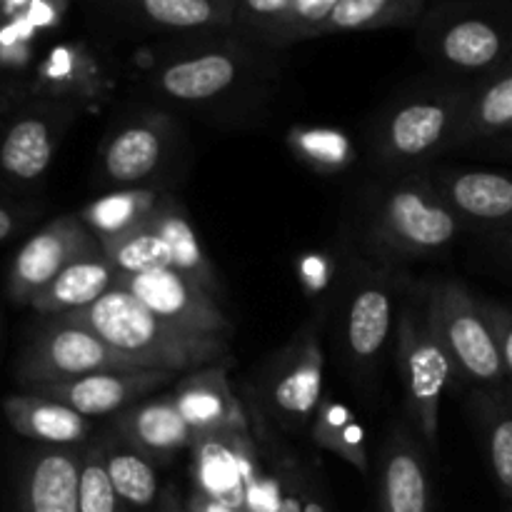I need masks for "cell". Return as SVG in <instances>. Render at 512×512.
Returning a JSON list of instances; mask_svg holds the SVG:
<instances>
[{
	"label": "cell",
	"instance_id": "obj_1",
	"mask_svg": "<svg viewBox=\"0 0 512 512\" xmlns=\"http://www.w3.org/2000/svg\"><path fill=\"white\" fill-rule=\"evenodd\" d=\"M280 53L240 35L200 33L155 40L135 53L133 83L160 108H183L213 118H245L280 83Z\"/></svg>",
	"mask_w": 512,
	"mask_h": 512
},
{
	"label": "cell",
	"instance_id": "obj_2",
	"mask_svg": "<svg viewBox=\"0 0 512 512\" xmlns=\"http://www.w3.org/2000/svg\"><path fill=\"white\" fill-rule=\"evenodd\" d=\"M400 265L350 255L330 305V340L345 380L373 408L380 398L383 363L395 338L400 305L413 285Z\"/></svg>",
	"mask_w": 512,
	"mask_h": 512
},
{
	"label": "cell",
	"instance_id": "obj_3",
	"mask_svg": "<svg viewBox=\"0 0 512 512\" xmlns=\"http://www.w3.org/2000/svg\"><path fill=\"white\" fill-rule=\"evenodd\" d=\"M465 225L430 180L428 170L383 175L360 195L353 245L360 258L405 268L438 260L458 243Z\"/></svg>",
	"mask_w": 512,
	"mask_h": 512
},
{
	"label": "cell",
	"instance_id": "obj_4",
	"mask_svg": "<svg viewBox=\"0 0 512 512\" xmlns=\"http://www.w3.org/2000/svg\"><path fill=\"white\" fill-rule=\"evenodd\" d=\"M470 85L433 78L400 90L370 123L368 158L383 175H410L433 168L455 148Z\"/></svg>",
	"mask_w": 512,
	"mask_h": 512
},
{
	"label": "cell",
	"instance_id": "obj_5",
	"mask_svg": "<svg viewBox=\"0 0 512 512\" xmlns=\"http://www.w3.org/2000/svg\"><path fill=\"white\" fill-rule=\"evenodd\" d=\"M60 318L95 333L110 348L133 360L138 368L180 375L205 365L230 363V340L178 328L155 315L148 305L140 303L120 285L110 288L88 308Z\"/></svg>",
	"mask_w": 512,
	"mask_h": 512
},
{
	"label": "cell",
	"instance_id": "obj_6",
	"mask_svg": "<svg viewBox=\"0 0 512 512\" xmlns=\"http://www.w3.org/2000/svg\"><path fill=\"white\" fill-rule=\"evenodd\" d=\"M418 48L443 78H490L512 60V0H443L418 23Z\"/></svg>",
	"mask_w": 512,
	"mask_h": 512
},
{
	"label": "cell",
	"instance_id": "obj_7",
	"mask_svg": "<svg viewBox=\"0 0 512 512\" xmlns=\"http://www.w3.org/2000/svg\"><path fill=\"white\" fill-rule=\"evenodd\" d=\"M325 318L328 310L305 320L303 328L255 368L250 403L273 428L288 435L310 428L325 395Z\"/></svg>",
	"mask_w": 512,
	"mask_h": 512
},
{
	"label": "cell",
	"instance_id": "obj_8",
	"mask_svg": "<svg viewBox=\"0 0 512 512\" xmlns=\"http://www.w3.org/2000/svg\"><path fill=\"white\" fill-rule=\"evenodd\" d=\"M415 295L445 355L453 375L473 390L508 388L498 343L493 338L478 295L458 278L415 280Z\"/></svg>",
	"mask_w": 512,
	"mask_h": 512
},
{
	"label": "cell",
	"instance_id": "obj_9",
	"mask_svg": "<svg viewBox=\"0 0 512 512\" xmlns=\"http://www.w3.org/2000/svg\"><path fill=\"white\" fill-rule=\"evenodd\" d=\"M415 285V280H413ZM413 285L405 293L393 338L395 373L403 390L405 420L430 455L440 453V405L453 375L445 355L425 318L423 303Z\"/></svg>",
	"mask_w": 512,
	"mask_h": 512
},
{
	"label": "cell",
	"instance_id": "obj_10",
	"mask_svg": "<svg viewBox=\"0 0 512 512\" xmlns=\"http://www.w3.org/2000/svg\"><path fill=\"white\" fill-rule=\"evenodd\" d=\"M178 140V120L163 108L115 120L98 150V183L110 190L145 188L173 160Z\"/></svg>",
	"mask_w": 512,
	"mask_h": 512
},
{
	"label": "cell",
	"instance_id": "obj_11",
	"mask_svg": "<svg viewBox=\"0 0 512 512\" xmlns=\"http://www.w3.org/2000/svg\"><path fill=\"white\" fill-rule=\"evenodd\" d=\"M88 18L108 35L183 38L233 28L235 0H85Z\"/></svg>",
	"mask_w": 512,
	"mask_h": 512
},
{
	"label": "cell",
	"instance_id": "obj_12",
	"mask_svg": "<svg viewBox=\"0 0 512 512\" xmlns=\"http://www.w3.org/2000/svg\"><path fill=\"white\" fill-rule=\"evenodd\" d=\"M103 370H138L105 340L63 318H45L18 360V383L25 390L70 383Z\"/></svg>",
	"mask_w": 512,
	"mask_h": 512
},
{
	"label": "cell",
	"instance_id": "obj_13",
	"mask_svg": "<svg viewBox=\"0 0 512 512\" xmlns=\"http://www.w3.org/2000/svg\"><path fill=\"white\" fill-rule=\"evenodd\" d=\"M118 285L178 328L208 338H233V320L225 315L220 300L175 268L145 275H120Z\"/></svg>",
	"mask_w": 512,
	"mask_h": 512
},
{
	"label": "cell",
	"instance_id": "obj_14",
	"mask_svg": "<svg viewBox=\"0 0 512 512\" xmlns=\"http://www.w3.org/2000/svg\"><path fill=\"white\" fill-rule=\"evenodd\" d=\"M100 240L90 233L80 215H60L40 228L15 253L8 270V295L30 305L73 260L95 250Z\"/></svg>",
	"mask_w": 512,
	"mask_h": 512
},
{
	"label": "cell",
	"instance_id": "obj_15",
	"mask_svg": "<svg viewBox=\"0 0 512 512\" xmlns=\"http://www.w3.org/2000/svg\"><path fill=\"white\" fill-rule=\"evenodd\" d=\"M78 108L75 103L40 98L15 115L0 133V170L18 183L43 178L78 118Z\"/></svg>",
	"mask_w": 512,
	"mask_h": 512
},
{
	"label": "cell",
	"instance_id": "obj_16",
	"mask_svg": "<svg viewBox=\"0 0 512 512\" xmlns=\"http://www.w3.org/2000/svg\"><path fill=\"white\" fill-rule=\"evenodd\" d=\"M230 363L205 365L178 380L173 400L193 433V445L248 440V415L228 380Z\"/></svg>",
	"mask_w": 512,
	"mask_h": 512
},
{
	"label": "cell",
	"instance_id": "obj_17",
	"mask_svg": "<svg viewBox=\"0 0 512 512\" xmlns=\"http://www.w3.org/2000/svg\"><path fill=\"white\" fill-rule=\"evenodd\" d=\"M430 453L408 420H395L385 433L375 470L378 512H433Z\"/></svg>",
	"mask_w": 512,
	"mask_h": 512
},
{
	"label": "cell",
	"instance_id": "obj_18",
	"mask_svg": "<svg viewBox=\"0 0 512 512\" xmlns=\"http://www.w3.org/2000/svg\"><path fill=\"white\" fill-rule=\"evenodd\" d=\"M80 448H40L20 455L10 512H78Z\"/></svg>",
	"mask_w": 512,
	"mask_h": 512
},
{
	"label": "cell",
	"instance_id": "obj_19",
	"mask_svg": "<svg viewBox=\"0 0 512 512\" xmlns=\"http://www.w3.org/2000/svg\"><path fill=\"white\" fill-rule=\"evenodd\" d=\"M175 378L178 375L168 373V370H103V373L85 375V378L70 380V383L33 388L30 393L58 400L88 420L113 418L120 410L158 393L163 385L173 383Z\"/></svg>",
	"mask_w": 512,
	"mask_h": 512
},
{
	"label": "cell",
	"instance_id": "obj_20",
	"mask_svg": "<svg viewBox=\"0 0 512 512\" xmlns=\"http://www.w3.org/2000/svg\"><path fill=\"white\" fill-rule=\"evenodd\" d=\"M428 175L465 228L512 233V173L428 168Z\"/></svg>",
	"mask_w": 512,
	"mask_h": 512
},
{
	"label": "cell",
	"instance_id": "obj_21",
	"mask_svg": "<svg viewBox=\"0 0 512 512\" xmlns=\"http://www.w3.org/2000/svg\"><path fill=\"white\" fill-rule=\"evenodd\" d=\"M108 435H113L110 440L145 455L153 463H165L195 443L173 393L150 395L115 413L108 423Z\"/></svg>",
	"mask_w": 512,
	"mask_h": 512
},
{
	"label": "cell",
	"instance_id": "obj_22",
	"mask_svg": "<svg viewBox=\"0 0 512 512\" xmlns=\"http://www.w3.org/2000/svg\"><path fill=\"white\" fill-rule=\"evenodd\" d=\"M113 83L105 55L88 40L60 43L35 68V90L40 98L63 103H95Z\"/></svg>",
	"mask_w": 512,
	"mask_h": 512
},
{
	"label": "cell",
	"instance_id": "obj_23",
	"mask_svg": "<svg viewBox=\"0 0 512 512\" xmlns=\"http://www.w3.org/2000/svg\"><path fill=\"white\" fill-rule=\"evenodd\" d=\"M3 413L10 428L38 445L50 448H78L88 443L90 423L68 405L50 400L38 393L8 395L3 400Z\"/></svg>",
	"mask_w": 512,
	"mask_h": 512
},
{
	"label": "cell",
	"instance_id": "obj_24",
	"mask_svg": "<svg viewBox=\"0 0 512 512\" xmlns=\"http://www.w3.org/2000/svg\"><path fill=\"white\" fill-rule=\"evenodd\" d=\"M118 268L108 260L103 245L85 253L83 258L73 260L38 298L30 303V308L43 318H60V315L75 313L95 300L103 298L110 288L118 285Z\"/></svg>",
	"mask_w": 512,
	"mask_h": 512
},
{
	"label": "cell",
	"instance_id": "obj_25",
	"mask_svg": "<svg viewBox=\"0 0 512 512\" xmlns=\"http://www.w3.org/2000/svg\"><path fill=\"white\" fill-rule=\"evenodd\" d=\"M468 410L483 438L495 483L500 493L512 500V390H473Z\"/></svg>",
	"mask_w": 512,
	"mask_h": 512
},
{
	"label": "cell",
	"instance_id": "obj_26",
	"mask_svg": "<svg viewBox=\"0 0 512 512\" xmlns=\"http://www.w3.org/2000/svg\"><path fill=\"white\" fill-rule=\"evenodd\" d=\"M150 223L158 230L160 238L168 243L170 255H173V268L178 270V273L188 275V278L195 280L200 288H205L210 295H215V298L220 300L223 285H220L218 270L213 268L210 258L205 255L203 243H200L198 233H195L183 203H180L175 195L168 193Z\"/></svg>",
	"mask_w": 512,
	"mask_h": 512
},
{
	"label": "cell",
	"instance_id": "obj_27",
	"mask_svg": "<svg viewBox=\"0 0 512 512\" xmlns=\"http://www.w3.org/2000/svg\"><path fill=\"white\" fill-rule=\"evenodd\" d=\"M512 133V65L470 85L455 148Z\"/></svg>",
	"mask_w": 512,
	"mask_h": 512
},
{
	"label": "cell",
	"instance_id": "obj_28",
	"mask_svg": "<svg viewBox=\"0 0 512 512\" xmlns=\"http://www.w3.org/2000/svg\"><path fill=\"white\" fill-rule=\"evenodd\" d=\"M165 195L168 193L163 188H155V185L113 190V193L93 200L78 215L95 238L108 240L115 238V235L128 233V230L138 228V225L150 223L153 215L158 213L160 203L165 200Z\"/></svg>",
	"mask_w": 512,
	"mask_h": 512
},
{
	"label": "cell",
	"instance_id": "obj_29",
	"mask_svg": "<svg viewBox=\"0 0 512 512\" xmlns=\"http://www.w3.org/2000/svg\"><path fill=\"white\" fill-rule=\"evenodd\" d=\"M308 433L318 448L333 453L335 458L348 463L358 473L370 475V453L368 440H365V428L358 420V415L343 400L325 393L318 410H315V418L310 423Z\"/></svg>",
	"mask_w": 512,
	"mask_h": 512
},
{
	"label": "cell",
	"instance_id": "obj_30",
	"mask_svg": "<svg viewBox=\"0 0 512 512\" xmlns=\"http://www.w3.org/2000/svg\"><path fill=\"white\" fill-rule=\"evenodd\" d=\"M425 10V0H338L323 28V38L363 30L410 28L423 20Z\"/></svg>",
	"mask_w": 512,
	"mask_h": 512
},
{
	"label": "cell",
	"instance_id": "obj_31",
	"mask_svg": "<svg viewBox=\"0 0 512 512\" xmlns=\"http://www.w3.org/2000/svg\"><path fill=\"white\" fill-rule=\"evenodd\" d=\"M103 450L108 475L125 508L148 510L150 505H158L160 493H163L158 478V463L125 448V445L115 443V440H103Z\"/></svg>",
	"mask_w": 512,
	"mask_h": 512
},
{
	"label": "cell",
	"instance_id": "obj_32",
	"mask_svg": "<svg viewBox=\"0 0 512 512\" xmlns=\"http://www.w3.org/2000/svg\"><path fill=\"white\" fill-rule=\"evenodd\" d=\"M100 245L120 275H145L173 268V255H170L168 243L160 238L153 223L138 225L123 235L100 240Z\"/></svg>",
	"mask_w": 512,
	"mask_h": 512
},
{
	"label": "cell",
	"instance_id": "obj_33",
	"mask_svg": "<svg viewBox=\"0 0 512 512\" xmlns=\"http://www.w3.org/2000/svg\"><path fill=\"white\" fill-rule=\"evenodd\" d=\"M78 512H130L113 488L103 443H85L80 448Z\"/></svg>",
	"mask_w": 512,
	"mask_h": 512
},
{
	"label": "cell",
	"instance_id": "obj_34",
	"mask_svg": "<svg viewBox=\"0 0 512 512\" xmlns=\"http://www.w3.org/2000/svg\"><path fill=\"white\" fill-rule=\"evenodd\" d=\"M290 148L318 173H340L353 163V145L338 130L298 128L288 138Z\"/></svg>",
	"mask_w": 512,
	"mask_h": 512
},
{
	"label": "cell",
	"instance_id": "obj_35",
	"mask_svg": "<svg viewBox=\"0 0 512 512\" xmlns=\"http://www.w3.org/2000/svg\"><path fill=\"white\" fill-rule=\"evenodd\" d=\"M290 8H293V0H235L230 33L255 45H263V48L278 50L275 43H278L280 28L288 18Z\"/></svg>",
	"mask_w": 512,
	"mask_h": 512
},
{
	"label": "cell",
	"instance_id": "obj_36",
	"mask_svg": "<svg viewBox=\"0 0 512 512\" xmlns=\"http://www.w3.org/2000/svg\"><path fill=\"white\" fill-rule=\"evenodd\" d=\"M335 5H338V0H293V8H290L283 28H280L275 48L285 50L295 43H303V40L323 38V28Z\"/></svg>",
	"mask_w": 512,
	"mask_h": 512
},
{
	"label": "cell",
	"instance_id": "obj_37",
	"mask_svg": "<svg viewBox=\"0 0 512 512\" xmlns=\"http://www.w3.org/2000/svg\"><path fill=\"white\" fill-rule=\"evenodd\" d=\"M480 308H483L485 320L493 330V338L498 343L500 360H503L505 368V378H508V388L512 390V305L480 298Z\"/></svg>",
	"mask_w": 512,
	"mask_h": 512
},
{
	"label": "cell",
	"instance_id": "obj_38",
	"mask_svg": "<svg viewBox=\"0 0 512 512\" xmlns=\"http://www.w3.org/2000/svg\"><path fill=\"white\" fill-rule=\"evenodd\" d=\"M68 8L70 0H33V3L25 8V13L18 15V18L25 20L35 33H43V30L58 28V25L63 23Z\"/></svg>",
	"mask_w": 512,
	"mask_h": 512
},
{
	"label": "cell",
	"instance_id": "obj_39",
	"mask_svg": "<svg viewBox=\"0 0 512 512\" xmlns=\"http://www.w3.org/2000/svg\"><path fill=\"white\" fill-rule=\"evenodd\" d=\"M25 220H28V213H25V210L13 208V205H0V243L8 240Z\"/></svg>",
	"mask_w": 512,
	"mask_h": 512
},
{
	"label": "cell",
	"instance_id": "obj_40",
	"mask_svg": "<svg viewBox=\"0 0 512 512\" xmlns=\"http://www.w3.org/2000/svg\"><path fill=\"white\" fill-rule=\"evenodd\" d=\"M270 512H305L303 488H285Z\"/></svg>",
	"mask_w": 512,
	"mask_h": 512
},
{
	"label": "cell",
	"instance_id": "obj_41",
	"mask_svg": "<svg viewBox=\"0 0 512 512\" xmlns=\"http://www.w3.org/2000/svg\"><path fill=\"white\" fill-rule=\"evenodd\" d=\"M155 512H183V503H180V495L175 485L163 488V493H160V500H158V510Z\"/></svg>",
	"mask_w": 512,
	"mask_h": 512
},
{
	"label": "cell",
	"instance_id": "obj_42",
	"mask_svg": "<svg viewBox=\"0 0 512 512\" xmlns=\"http://www.w3.org/2000/svg\"><path fill=\"white\" fill-rule=\"evenodd\" d=\"M303 503H305V512H328V505H325L323 495L318 493L315 485H303Z\"/></svg>",
	"mask_w": 512,
	"mask_h": 512
},
{
	"label": "cell",
	"instance_id": "obj_43",
	"mask_svg": "<svg viewBox=\"0 0 512 512\" xmlns=\"http://www.w3.org/2000/svg\"><path fill=\"white\" fill-rule=\"evenodd\" d=\"M33 3V0H0V18L13 20L18 15L25 13V8Z\"/></svg>",
	"mask_w": 512,
	"mask_h": 512
},
{
	"label": "cell",
	"instance_id": "obj_44",
	"mask_svg": "<svg viewBox=\"0 0 512 512\" xmlns=\"http://www.w3.org/2000/svg\"><path fill=\"white\" fill-rule=\"evenodd\" d=\"M498 238H500L498 248H500V253H503V258L512 260V233H500Z\"/></svg>",
	"mask_w": 512,
	"mask_h": 512
},
{
	"label": "cell",
	"instance_id": "obj_45",
	"mask_svg": "<svg viewBox=\"0 0 512 512\" xmlns=\"http://www.w3.org/2000/svg\"><path fill=\"white\" fill-rule=\"evenodd\" d=\"M498 148H500V150H503V153H508V155H512V133H510V135H503V138H500Z\"/></svg>",
	"mask_w": 512,
	"mask_h": 512
},
{
	"label": "cell",
	"instance_id": "obj_46",
	"mask_svg": "<svg viewBox=\"0 0 512 512\" xmlns=\"http://www.w3.org/2000/svg\"><path fill=\"white\" fill-rule=\"evenodd\" d=\"M0 130H3V118H0Z\"/></svg>",
	"mask_w": 512,
	"mask_h": 512
},
{
	"label": "cell",
	"instance_id": "obj_47",
	"mask_svg": "<svg viewBox=\"0 0 512 512\" xmlns=\"http://www.w3.org/2000/svg\"><path fill=\"white\" fill-rule=\"evenodd\" d=\"M0 28H3V18H0Z\"/></svg>",
	"mask_w": 512,
	"mask_h": 512
},
{
	"label": "cell",
	"instance_id": "obj_48",
	"mask_svg": "<svg viewBox=\"0 0 512 512\" xmlns=\"http://www.w3.org/2000/svg\"><path fill=\"white\" fill-rule=\"evenodd\" d=\"M510 65H512V60H510Z\"/></svg>",
	"mask_w": 512,
	"mask_h": 512
},
{
	"label": "cell",
	"instance_id": "obj_49",
	"mask_svg": "<svg viewBox=\"0 0 512 512\" xmlns=\"http://www.w3.org/2000/svg\"><path fill=\"white\" fill-rule=\"evenodd\" d=\"M510 512H512V508H510Z\"/></svg>",
	"mask_w": 512,
	"mask_h": 512
}]
</instances>
